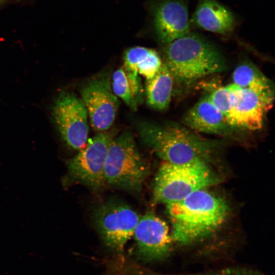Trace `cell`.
Wrapping results in <instances>:
<instances>
[{
  "instance_id": "6da1fadb",
  "label": "cell",
  "mask_w": 275,
  "mask_h": 275,
  "mask_svg": "<svg viewBox=\"0 0 275 275\" xmlns=\"http://www.w3.org/2000/svg\"><path fill=\"white\" fill-rule=\"evenodd\" d=\"M167 207L172 226V241L182 246L212 236L225 223L229 212L224 199L206 189Z\"/></svg>"
},
{
  "instance_id": "7a4b0ae2",
  "label": "cell",
  "mask_w": 275,
  "mask_h": 275,
  "mask_svg": "<svg viewBox=\"0 0 275 275\" xmlns=\"http://www.w3.org/2000/svg\"><path fill=\"white\" fill-rule=\"evenodd\" d=\"M136 129L143 143L164 161L172 163L197 161L209 163L219 144L173 124L141 122Z\"/></svg>"
},
{
  "instance_id": "3957f363",
  "label": "cell",
  "mask_w": 275,
  "mask_h": 275,
  "mask_svg": "<svg viewBox=\"0 0 275 275\" xmlns=\"http://www.w3.org/2000/svg\"><path fill=\"white\" fill-rule=\"evenodd\" d=\"M163 53L174 81L180 84L189 85L226 69L217 48L197 34L189 32L166 45Z\"/></svg>"
},
{
  "instance_id": "277c9868",
  "label": "cell",
  "mask_w": 275,
  "mask_h": 275,
  "mask_svg": "<svg viewBox=\"0 0 275 275\" xmlns=\"http://www.w3.org/2000/svg\"><path fill=\"white\" fill-rule=\"evenodd\" d=\"M221 179L205 161L181 164L164 161L155 178L153 201L167 205L175 203L196 191L218 184Z\"/></svg>"
},
{
  "instance_id": "5b68a950",
  "label": "cell",
  "mask_w": 275,
  "mask_h": 275,
  "mask_svg": "<svg viewBox=\"0 0 275 275\" xmlns=\"http://www.w3.org/2000/svg\"><path fill=\"white\" fill-rule=\"evenodd\" d=\"M149 172L148 164L141 155L134 136L126 130L112 140L106 157V183L138 194L141 192Z\"/></svg>"
},
{
  "instance_id": "8992f818",
  "label": "cell",
  "mask_w": 275,
  "mask_h": 275,
  "mask_svg": "<svg viewBox=\"0 0 275 275\" xmlns=\"http://www.w3.org/2000/svg\"><path fill=\"white\" fill-rule=\"evenodd\" d=\"M114 131L98 132L88 140L85 146L68 160L67 176L64 181L81 183L93 191L106 184L104 165L109 145L115 137Z\"/></svg>"
},
{
  "instance_id": "52a82bcc",
  "label": "cell",
  "mask_w": 275,
  "mask_h": 275,
  "mask_svg": "<svg viewBox=\"0 0 275 275\" xmlns=\"http://www.w3.org/2000/svg\"><path fill=\"white\" fill-rule=\"evenodd\" d=\"M140 216L130 206L119 200H108L96 207L93 219L104 244L122 251L133 235Z\"/></svg>"
},
{
  "instance_id": "ba28073f",
  "label": "cell",
  "mask_w": 275,
  "mask_h": 275,
  "mask_svg": "<svg viewBox=\"0 0 275 275\" xmlns=\"http://www.w3.org/2000/svg\"><path fill=\"white\" fill-rule=\"evenodd\" d=\"M80 95L93 129L97 132L109 130L120 105L112 90L109 74L101 73L88 79L80 89Z\"/></svg>"
},
{
  "instance_id": "9c48e42d",
  "label": "cell",
  "mask_w": 275,
  "mask_h": 275,
  "mask_svg": "<svg viewBox=\"0 0 275 275\" xmlns=\"http://www.w3.org/2000/svg\"><path fill=\"white\" fill-rule=\"evenodd\" d=\"M52 115L65 142L74 149H81L88 141L89 131L88 112L82 99L73 93L61 92Z\"/></svg>"
},
{
  "instance_id": "30bf717a",
  "label": "cell",
  "mask_w": 275,
  "mask_h": 275,
  "mask_svg": "<svg viewBox=\"0 0 275 275\" xmlns=\"http://www.w3.org/2000/svg\"><path fill=\"white\" fill-rule=\"evenodd\" d=\"M133 236L138 255L144 261L162 260L171 254L173 241L168 226L152 212L140 217Z\"/></svg>"
},
{
  "instance_id": "8fae6325",
  "label": "cell",
  "mask_w": 275,
  "mask_h": 275,
  "mask_svg": "<svg viewBox=\"0 0 275 275\" xmlns=\"http://www.w3.org/2000/svg\"><path fill=\"white\" fill-rule=\"evenodd\" d=\"M228 87L231 92V107L227 119L229 124L233 128L250 130L261 129L264 115L271 108L273 99L234 83Z\"/></svg>"
},
{
  "instance_id": "7c38bea8",
  "label": "cell",
  "mask_w": 275,
  "mask_h": 275,
  "mask_svg": "<svg viewBox=\"0 0 275 275\" xmlns=\"http://www.w3.org/2000/svg\"><path fill=\"white\" fill-rule=\"evenodd\" d=\"M151 10L157 38L165 45L189 32L190 23L185 0H153Z\"/></svg>"
},
{
  "instance_id": "4fadbf2b",
  "label": "cell",
  "mask_w": 275,
  "mask_h": 275,
  "mask_svg": "<svg viewBox=\"0 0 275 275\" xmlns=\"http://www.w3.org/2000/svg\"><path fill=\"white\" fill-rule=\"evenodd\" d=\"M183 121L185 125L198 132L225 136L232 132L233 127L210 102L208 94L187 112Z\"/></svg>"
},
{
  "instance_id": "5bb4252c",
  "label": "cell",
  "mask_w": 275,
  "mask_h": 275,
  "mask_svg": "<svg viewBox=\"0 0 275 275\" xmlns=\"http://www.w3.org/2000/svg\"><path fill=\"white\" fill-rule=\"evenodd\" d=\"M190 23L201 29L227 35L235 26L233 13L216 0H198Z\"/></svg>"
},
{
  "instance_id": "9a60e30c",
  "label": "cell",
  "mask_w": 275,
  "mask_h": 275,
  "mask_svg": "<svg viewBox=\"0 0 275 275\" xmlns=\"http://www.w3.org/2000/svg\"><path fill=\"white\" fill-rule=\"evenodd\" d=\"M111 85L114 94L131 110L137 111L143 102L144 89L141 77L123 66L113 73Z\"/></svg>"
},
{
  "instance_id": "2e32d148",
  "label": "cell",
  "mask_w": 275,
  "mask_h": 275,
  "mask_svg": "<svg viewBox=\"0 0 275 275\" xmlns=\"http://www.w3.org/2000/svg\"><path fill=\"white\" fill-rule=\"evenodd\" d=\"M174 82L172 74L162 62L155 75L146 79L144 94L148 105L157 110L167 109L171 102Z\"/></svg>"
},
{
  "instance_id": "e0dca14e",
  "label": "cell",
  "mask_w": 275,
  "mask_h": 275,
  "mask_svg": "<svg viewBox=\"0 0 275 275\" xmlns=\"http://www.w3.org/2000/svg\"><path fill=\"white\" fill-rule=\"evenodd\" d=\"M123 66L129 71L141 75L146 79L152 78L159 70L162 61L154 49L134 46L127 49L124 55Z\"/></svg>"
},
{
  "instance_id": "ac0fdd59",
  "label": "cell",
  "mask_w": 275,
  "mask_h": 275,
  "mask_svg": "<svg viewBox=\"0 0 275 275\" xmlns=\"http://www.w3.org/2000/svg\"><path fill=\"white\" fill-rule=\"evenodd\" d=\"M234 84L250 89L262 96L273 99L271 81L254 65L243 63L238 66L232 76Z\"/></svg>"
},
{
  "instance_id": "d6986e66",
  "label": "cell",
  "mask_w": 275,
  "mask_h": 275,
  "mask_svg": "<svg viewBox=\"0 0 275 275\" xmlns=\"http://www.w3.org/2000/svg\"><path fill=\"white\" fill-rule=\"evenodd\" d=\"M208 95L210 102L227 120L231 107V92L228 86L218 87Z\"/></svg>"
},
{
  "instance_id": "ffe728a7",
  "label": "cell",
  "mask_w": 275,
  "mask_h": 275,
  "mask_svg": "<svg viewBox=\"0 0 275 275\" xmlns=\"http://www.w3.org/2000/svg\"><path fill=\"white\" fill-rule=\"evenodd\" d=\"M6 0H0V5H1L3 2H4Z\"/></svg>"
}]
</instances>
